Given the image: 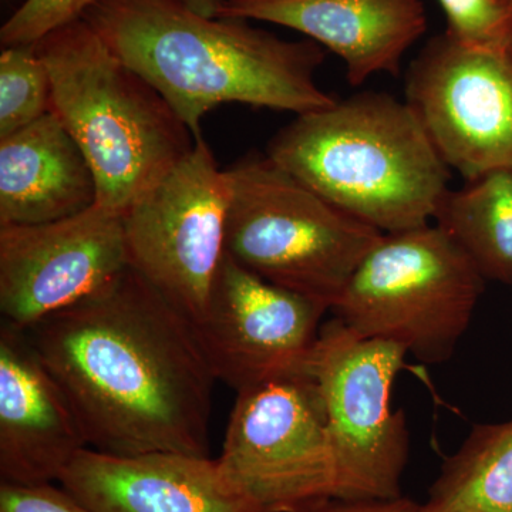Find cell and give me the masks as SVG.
<instances>
[{
  "mask_svg": "<svg viewBox=\"0 0 512 512\" xmlns=\"http://www.w3.org/2000/svg\"><path fill=\"white\" fill-rule=\"evenodd\" d=\"M194 12L208 18H220L222 6L225 0H178Z\"/></svg>",
  "mask_w": 512,
  "mask_h": 512,
  "instance_id": "cell-24",
  "label": "cell"
},
{
  "mask_svg": "<svg viewBox=\"0 0 512 512\" xmlns=\"http://www.w3.org/2000/svg\"><path fill=\"white\" fill-rule=\"evenodd\" d=\"M218 463L265 512H309L335 498L325 404L309 373L238 393Z\"/></svg>",
  "mask_w": 512,
  "mask_h": 512,
  "instance_id": "cell-9",
  "label": "cell"
},
{
  "mask_svg": "<svg viewBox=\"0 0 512 512\" xmlns=\"http://www.w3.org/2000/svg\"><path fill=\"white\" fill-rule=\"evenodd\" d=\"M436 224L485 281L512 285V170H497L448 191Z\"/></svg>",
  "mask_w": 512,
  "mask_h": 512,
  "instance_id": "cell-17",
  "label": "cell"
},
{
  "mask_svg": "<svg viewBox=\"0 0 512 512\" xmlns=\"http://www.w3.org/2000/svg\"><path fill=\"white\" fill-rule=\"evenodd\" d=\"M229 180L204 137L124 211L131 268L197 322L227 254Z\"/></svg>",
  "mask_w": 512,
  "mask_h": 512,
  "instance_id": "cell-8",
  "label": "cell"
},
{
  "mask_svg": "<svg viewBox=\"0 0 512 512\" xmlns=\"http://www.w3.org/2000/svg\"><path fill=\"white\" fill-rule=\"evenodd\" d=\"M404 89L444 163L467 183L512 170V46L471 49L441 33L410 64Z\"/></svg>",
  "mask_w": 512,
  "mask_h": 512,
  "instance_id": "cell-10",
  "label": "cell"
},
{
  "mask_svg": "<svg viewBox=\"0 0 512 512\" xmlns=\"http://www.w3.org/2000/svg\"><path fill=\"white\" fill-rule=\"evenodd\" d=\"M35 45L52 80V111L96 177V204L126 211L190 153V128L86 20Z\"/></svg>",
  "mask_w": 512,
  "mask_h": 512,
  "instance_id": "cell-4",
  "label": "cell"
},
{
  "mask_svg": "<svg viewBox=\"0 0 512 512\" xmlns=\"http://www.w3.org/2000/svg\"><path fill=\"white\" fill-rule=\"evenodd\" d=\"M59 483L92 512H265L210 456L86 448Z\"/></svg>",
  "mask_w": 512,
  "mask_h": 512,
  "instance_id": "cell-14",
  "label": "cell"
},
{
  "mask_svg": "<svg viewBox=\"0 0 512 512\" xmlns=\"http://www.w3.org/2000/svg\"><path fill=\"white\" fill-rule=\"evenodd\" d=\"M406 355L403 346L362 338L338 318L320 329L308 372L325 404L338 500L402 497L410 437L406 414L393 412L390 396Z\"/></svg>",
  "mask_w": 512,
  "mask_h": 512,
  "instance_id": "cell-7",
  "label": "cell"
},
{
  "mask_svg": "<svg viewBox=\"0 0 512 512\" xmlns=\"http://www.w3.org/2000/svg\"><path fill=\"white\" fill-rule=\"evenodd\" d=\"M90 448L62 386L37 355L28 333L0 328V483L60 481Z\"/></svg>",
  "mask_w": 512,
  "mask_h": 512,
  "instance_id": "cell-13",
  "label": "cell"
},
{
  "mask_svg": "<svg viewBox=\"0 0 512 512\" xmlns=\"http://www.w3.org/2000/svg\"><path fill=\"white\" fill-rule=\"evenodd\" d=\"M52 113V80L36 45L3 47L0 55V138Z\"/></svg>",
  "mask_w": 512,
  "mask_h": 512,
  "instance_id": "cell-19",
  "label": "cell"
},
{
  "mask_svg": "<svg viewBox=\"0 0 512 512\" xmlns=\"http://www.w3.org/2000/svg\"><path fill=\"white\" fill-rule=\"evenodd\" d=\"M220 18L296 30L338 55L352 86L397 74L427 29L423 0H225Z\"/></svg>",
  "mask_w": 512,
  "mask_h": 512,
  "instance_id": "cell-15",
  "label": "cell"
},
{
  "mask_svg": "<svg viewBox=\"0 0 512 512\" xmlns=\"http://www.w3.org/2000/svg\"><path fill=\"white\" fill-rule=\"evenodd\" d=\"M26 333L90 448L208 456L217 379L194 322L131 266Z\"/></svg>",
  "mask_w": 512,
  "mask_h": 512,
  "instance_id": "cell-1",
  "label": "cell"
},
{
  "mask_svg": "<svg viewBox=\"0 0 512 512\" xmlns=\"http://www.w3.org/2000/svg\"><path fill=\"white\" fill-rule=\"evenodd\" d=\"M328 311L326 303L271 284L225 254L194 325L217 382L241 393L309 373Z\"/></svg>",
  "mask_w": 512,
  "mask_h": 512,
  "instance_id": "cell-11",
  "label": "cell"
},
{
  "mask_svg": "<svg viewBox=\"0 0 512 512\" xmlns=\"http://www.w3.org/2000/svg\"><path fill=\"white\" fill-rule=\"evenodd\" d=\"M83 20L164 97L195 140L204 117L222 104L301 116L336 101L316 83L325 50L313 40L208 18L178 0H100Z\"/></svg>",
  "mask_w": 512,
  "mask_h": 512,
  "instance_id": "cell-2",
  "label": "cell"
},
{
  "mask_svg": "<svg viewBox=\"0 0 512 512\" xmlns=\"http://www.w3.org/2000/svg\"><path fill=\"white\" fill-rule=\"evenodd\" d=\"M0 512H92L55 484L0 483Z\"/></svg>",
  "mask_w": 512,
  "mask_h": 512,
  "instance_id": "cell-22",
  "label": "cell"
},
{
  "mask_svg": "<svg viewBox=\"0 0 512 512\" xmlns=\"http://www.w3.org/2000/svg\"><path fill=\"white\" fill-rule=\"evenodd\" d=\"M309 512H420V504L403 495L392 500L346 501L332 498Z\"/></svg>",
  "mask_w": 512,
  "mask_h": 512,
  "instance_id": "cell-23",
  "label": "cell"
},
{
  "mask_svg": "<svg viewBox=\"0 0 512 512\" xmlns=\"http://www.w3.org/2000/svg\"><path fill=\"white\" fill-rule=\"evenodd\" d=\"M227 254L265 281L330 309L383 232L330 204L268 156L227 168Z\"/></svg>",
  "mask_w": 512,
  "mask_h": 512,
  "instance_id": "cell-5",
  "label": "cell"
},
{
  "mask_svg": "<svg viewBox=\"0 0 512 512\" xmlns=\"http://www.w3.org/2000/svg\"><path fill=\"white\" fill-rule=\"evenodd\" d=\"M420 512H512V420L476 424L444 461Z\"/></svg>",
  "mask_w": 512,
  "mask_h": 512,
  "instance_id": "cell-18",
  "label": "cell"
},
{
  "mask_svg": "<svg viewBox=\"0 0 512 512\" xmlns=\"http://www.w3.org/2000/svg\"><path fill=\"white\" fill-rule=\"evenodd\" d=\"M266 156L383 234L429 224L450 191V167L419 117L387 93H357L296 116Z\"/></svg>",
  "mask_w": 512,
  "mask_h": 512,
  "instance_id": "cell-3",
  "label": "cell"
},
{
  "mask_svg": "<svg viewBox=\"0 0 512 512\" xmlns=\"http://www.w3.org/2000/svg\"><path fill=\"white\" fill-rule=\"evenodd\" d=\"M485 279L439 225L383 234L330 311L356 335L397 343L426 365L456 352Z\"/></svg>",
  "mask_w": 512,
  "mask_h": 512,
  "instance_id": "cell-6",
  "label": "cell"
},
{
  "mask_svg": "<svg viewBox=\"0 0 512 512\" xmlns=\"http://www.w3.org/2000/svg\"><path fill=\"white\" fill-rule=\"evenodd\" d=\"M448 36L471 49L512 46V5L507 0H437Z\"/></svg>",
  "mask_w": 512,
  "mask_h": 512,
  "instance_id": "cell-20",
  "label": "cell"
},
{
  "mask_svg": "<svg viewBox=\"0 0 512 512\" xmlns=\"http://www.w3.org/2000/svg\"><path fill=\"white\" fill-rule=\"evenodd\" d=\"M128 266L124 212L99 204L63 220L0 227L2 322L26 332Z\"/></svg>",
  "mask_w": 512,
  "mask_h": 512,
  "instance_id": "cell-12",
  "label": "cell"
},
{
  "mask_svg": "<svg viewBox=\"0 0 512 512\" xmlns=\"http://www.w3.org/2000/svg\"><path fill=\"white\" fill-rule=\"evenodd\" d=\"M507 2H508V3H511V5H512V0H507Z\"/></svg>",
  "mask_w": 512,
  "mask_h": 512,
  "instance_id": "cell-25",
  "label": "cell"
},
{
  "mask_svg": "<svg viewBox=\"0 0 512 512\" xmlns=\"http://www.w3.org/2000/svg\"><path fill=\"white\" fill-rule=\"evenodd\" d=\"M100 0H25L0 29L3 47L35 45L50 33L82 20Z\"/></svg>",
  "mask_w": 512,
  "mask_h": 512,
  "instance_id": "cell-21",
  "label": "cell"
},
{
  "mask_svg": "<svg viewBox=\"0 0 512 512\" xmlns=\"http://www.w3.org/2000/svg\"><path fill=\"white\" fill-rule=\"evenodd\" d=\"M96 202L92 167L53 111L0 138V227L63 220Z\"/></svg>",
  "mask_w": 512,
  "mask_h": 512,
  "instance_id": "cell-16",
  "label": "cell"
}]
</instances>
